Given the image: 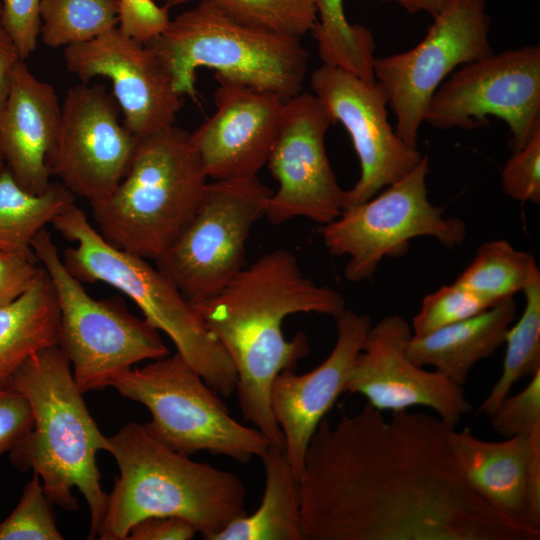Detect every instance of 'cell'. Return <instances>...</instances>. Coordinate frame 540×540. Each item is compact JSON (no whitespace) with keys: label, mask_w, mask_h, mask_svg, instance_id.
I'll return each mask as SVG.
<instances>
[{"label":"cell","mask_w":540,"mask_h":540,"mask_svg":"<svg viewBox=\"0 0 540 540\" xmlns=\"http://www.w3.org/2000/svg\"><path fill=\"white\" fill-rule=\"evenodd\" d=\"M366 404L313 434L299 476L304 540H539L463 475L454 426L436 414Z\"/></svg>","instance_id":"obj_1"},{"label":"cell","mask_w":540,"mask_h":540,"mask_svg":"<svg viewBox=\"0 0 540 540\" xmlns=\"http://www.w3.org/2000/svg\"><path fill=\"white\" fill-rule=\"evenodd\" d=\"M193 305L236 368L235 392L244 419L270 445L283 447L270 406L271 385L280 372L294 370L310 352L303 332L285 338L283 321L297 313L336 318L345 309L343 297L303 275L291 251L277 249L245 266L217 294Z\"/></svg>","instance_id":"obj_2"},{"label":"cell","mask_w":540,"mask_h":540,"mask_svg":"<svg viewBox=\"0 0 540 540\" xmlns=\"http://www.w3.org/2000/svg\"><path fill=\"white\" fill-rule=\"evenodd\" d=\"M0 387L23 395L34 420L9 452L10 461L38 475L50 502L67 511L78 509L72 492L78 489L90 511L87 538H96L108 499L96 455L107 451L109 440L91 416L65 353L58 345L34 352Z\"/></svg>","instance_id":"obj_3"},{"label":"cell","mask_w":540,"mask_h":540,"mask_svg":"<svg viewBox=\"0 0 540 540\" xmlns=\"http://www.w3.org/2000/svg\"><path fill=\"white\" fill-rule=\"evenodd\" d=\"M108 440L107 452L120 473L108 494L98 539L126 540L143 519L177 516L209 540L248 513L247 491L235 474L169 448L144 424L129 422Z\"/></svg>","instance_id":"obj_4"},{"label":"cell","mask_w":540,"mask_h":540,"mask_svg":"<svg viewBox=\"0 0 540 540\" xmlns=\"http://www.w3.org/2000/svg\"><path fill=\"white\" fill-rule=\"evenodd\" d=\"M73 247L65 249L62 261L79 281L102 282L128 296L144 319L164 332L176 352L220 396L235 392L236 368L217 338L177 286L147 259L108 243L92 227L75 202L51 222Z\"/></svg>","instance_id":"obj_5"},{"label":"cell","mask_w":540,"mask_h":540,"mask_svg":"<svg viewBox=\"0 0 540 540\" xmlns=\"http://www.w3.org/2000/svg\"><path fill=\"white\" fill-rule=\"evenodd\" d=\"M207 179L184 129L173 125L139 139L121 182L90 202L98 232L114 247L155 261L194 217Z\"/></svg>","instance_id":"obj_6"},{"label":"cell","mask_w":540,"mask_h":540,"mask_svg":"<svg viewBox=\"0 0 540 540\" xmlns=\"http://www.w3.org/2000/svg\"><path fill=\"white\" fill-rule=\"evenodd\" d=\"M169 72L175 90L197 101V71L279 96L284 101L301 92L309 53L300 39L242 23L210 0L170 19L146 44Z\"/></svg>","instance_id":"obj_7"},{"label":"cell","mask_w":540,"mask_h":540,"mask_svg":"<svg viewBox=\"0 0 540 540\" xmlns=\"http://www.w3.org/2000/svg\"><path fill=\"white\" fill-rule=\"evenodd\" d=\"M32 252L48 273L59 307L58 346L84 394L110 387L120 373L143 360L169 354L159 331L132 314L118 297L94 299L65 267L46 228Z\"/></svg>","instance_id":"obj_8"},{"label":"cell","mask_w":540,"mask_h":540,"mask_svg":"<svg viewBox=\"0 0 540 540\" xmlns=\"http://www.w3.org/2000/svg\"><path fill=\"white\" fill-rule=\"evenodd\" d=\"M110 387L145 406L151 414L147 431L177 452L207 451L247 464L270 446L262 432L231 416L220 395L177 352L120 373Z\"/></svg>","instance_id":"obj_9"},{"label":"cell","mask_w":540,"mask_h":540,"mask_svg":"<svg viewBox=\"0 0 540 540\" xmlns=\"http://www.w3.org/2000/svg\"><path fill=\"white\" fill-rule=\"evenodd\" d=\"M429 161L423 156L404 177L372 198L344 208L322 227L323 242L335 256L347 255L344 276L350 282L369 279L385 257L405 254L409 242L430 236L452 249L463 243L466 225L457 217H444V208L428 199Z\"/></svg>","instance_id":"obj_10"},{"label":"cell","mask_w":540,"mask_h":540,"mask_svg":"<svg viewBox=\"0 0 540 540\" xmlns=\"http://www.w3.org/2000/svg\"><path fill=\"white\" fill-rule=\"evenodd\" d=\"M272 192L257 176L208 182L194 217L156 267L190 302L214 296L246 266L247 239Z\"/></svg>","instance_id":"obj_11"},{"label":"cell","mask_w":540,"mask_h":540,"mask_svg":"<svg viewBox=\"0 0 540 540\" xmlns=\"http://www.w3.org/2000/svg\"><path fill=\"white\" fill-rule=\"evenodd\" d=\"M433 19L415 47L373 61L375 80L396 116L395 133L412 148H417L427 107L445 77L493 52L486 0H450Z\"/></svg>","instance_id":"obj_12"},{"label":"cell","mask_w":540,"mask_h":540,"mask_svg":"<svg viewBox=\"0 0 540 540\" xmlns=\"http://www.w3.org/2000/svg\"><path fill=\"white\" fill-rule=\"evenodd\" d=\"M489 116L505 121L512 152L540 130V46L526 45L462 65L432 96L425 119L439 129H474Z\"/></svg>","instance_id":"obj_13"},{"label":"cell","mask_w":540,"mask_h":540,"mask_svg":"<svg viewBox=\"0 0 540 540\" xmlns=\"http://www.w3.org/2000/svg\"><path fill=\"white\" fill-rule=\"evenodd\" d=\"M120 116L114 96L102 85L81 83L67 91L47 165L74 196L101 200L127 174L139 139Z\"/></svg>","instance_id":"obj_14"},{"label":"cell","mask_w":540,"mask_h":540,"mask_svg":"<svg viewBox=\"0 0 540 540\" xmlns=\"http://www.w3.org/2000/svg\"><path fill=\"white\" fill-rule=\"evenodd\" d=\"M331 119L310 92H300L283 105L278 134L266 166L278 182L265 217L274 225L296 217L328 224L343 210L339 186L325 149Z\"/></svg>","instance_id":"obj_15"},{"label":"cell","mask_w":540,"mask_h":540,"mask_svg":"<svg viewBox=\"0 0 540 540\" xmlns=\"http://www.w3.org/2000/svg\"><path fill=\"white\" fill-rule=\"evenodd\" d=\"M312 93L332 124L347 130L359 158L361 174L344 190L343 209L360 204L411 172L423 155L405 144L388 122V97L375 81L322 64L310 76Z\"/></svg>","instance_id":"obj_16"},{"label":"cell","mask_w":540,"mask_h":540,"mask_svg":"<svg viewBox=\"0 0 540 540\" xmlns=\"http://www.w3.org/2000/svg\"><path fill=\"white\" fill-rule=\"evenodd\" d=\"M411 336V326L399 315L385 316L371 325L344 393L362 395L381 412L426 407L456 427L472 409L464 388L413 362L406 351Z\"/></svg>","instance_id":"obj_17"},{"label":"cell","mask_w":540,"mask_h":540,"mask_svg":"<svg viewBox=\"0 0 540 540\" xmlns=\"http://www.w3.org/2000/svg\"><path fill=\"white\" fill-rule=\"evenodd\" d=\"M67 70L81 83L111 80L123 123L138 139L175 125L184 98L159 57L115 27L83 43L64 47Z\"/></svg>","instance_id":"obj_18"},{"label":"cell","mask_w":540,"mask_h":540,"mask_svg":"<svg viewBox=\"0 0 540 540\" xmlns=\"http://www.w3.org/2000/svg\"><path fill=\"white\" fill-rule=\"evenodd\" d=\"M216 110L191 142L208 179L257 176L275 143L284 100L242 83L215 76Z\"/></svg>","instance_id":"obj_19"},{"label":"cell","mask_w":540,"mask_h":540,"mask_svg":"<svg viewBox=\"0 0 540 540\" xmlns=\"http://www.w3.org/2000/svg\"><path fill=\"white\" fill-rule=\"evenodd\" d=\"M335 320L337 338L327 358L304 374L294 370L280 372L270 389V406L283 435V450L298 479L308 444L344 393L353 363L372 325L368 316L346 308Z\"/></svg>","instance_id":"obj_20"},{"label":"cell","mask_w":540,"mask_h":540,"mask_svg":"<svg viewBox=\"0 0 540 540\" xmlns=\"http://www.w3.org/2000/svg\"><path fill=\"white\" fill-rule=\"evenodd\" d=\"M450 444L474 491L491 507L540 528V430L502 441L452 429Z\"/></svg>","instance_id":"obj_21"},{"label":"cell","mask_w":540,"mask_h":540,"mask_svg":"<svg viewBox=\"0 0 540 540\" xmlns=\"http://www.w3.org/2000/svg\"><path fill=\"white\" fill-rule=\"evenodd\" d=\"M60 120L61 103L54 86L39 80L19 60L0 107V153L17 183L30 193L41 194L51 183L47 159Z\"/></svg>","instance_id":"obj_22"},{"label":"cell","mask_w":540,"mask_h":540,"mask_svg":"<svg viewBox=\"0 0 540 540\" xmlns=\"http://www.w3.org/2000/svg\"><path fill=\"white\" fill-rule=\"evenodd\" d=\"M515 316L516 303L509 298L468 319L412 335L407 355L416 364L432 366L451 382L464 386L473 367L504 344Z\"/></svg>","instance_id":"obj_23"},{"label":"cell","mask_w":540,"mask_h":540,"mask_svg":"<svg viewBox=\"0 0 540 540\" xmlns=\"http://www.w3.org/2000/svg\"><path fill=\"white\" fill-rule=\"evenodd\" d=\"M265 488L258 508L230 522L209 540H304L299 479L282 447L270 445L260 458Z\"/></svg>","instance_id":"obj_24"},{"label":"cell","mask_w":540,"mask_h":540,"mask_svg":"<svg viewBox=\"0 0 540 540\" xmlns=\"http://www.w3.org/2000/svg\"><path fill=\"white\" fill-rule=\"evenodd\" d=\"M58 326L56 295L41 266L29 289L0 308V382L34 352L58 345Z\"/></svg>","instance_id":"obj_25"},{"label":"cell","mask_w":540,"mask_h":540,"mask_svg":"<svg viewBox=\"0 0 540 540\" xmlns=\"http://www.w3.org/2000/svg\"><path fill=\"white\" fill-rule=\"evenodd\" d=\"M74 202L60 182H51L41 194L26 191L5 167L0 173V251L33 254L37 233Z\"/></svg>","instance_id":"obj_26"},{"label":"cell","mask_w":540,"mask_h":540,"mask_svg":"<svg viewBox=\"0 0 540 540\" xmlns=\"http://www.w3.org/2000/svg\"><path fill=\"white\" fill-rule=\"evenodd\" d=\"M522 292L525 297L524 310L506 332L501 374L477 410L488 417L510 394L518 380L540 370V271L536 262L530 269Z\"/></svg>","instance_id":"obj_27"},{"label":"cell","mask_w":540,"mask_h":540,"mask_svg":"<svg viewBox=\"0 0 540 540\" xmlns=\"http://www.w3.org/2000/svg\"><path fill=\"white\" fill-rule=\"evenodd\" d=\"M317 22L312 29L322 64L375 81V41L366 27L348 22L344 0H316Z\"/></svg>","instance_id":"obj_28"},{"label":"cell","mask_w":540,"mask_h":540,"mask_svg":"<svg viewBox=\"0 0 540 540\" xmlns=\"http://www.w3.org/2000/svg\"><path fill=\"white\" fill-rule=\"evenodd\" d=\"M535 259L505 240L483 243L455 282L492 307L522 291Z\"/></svg>","instance_id":"obj_29"},{"label":"cell","mask_w":540,"mask_h":540,"mask_svg":"<svg viewBox=\"0 0 540 540\" xmlns=\"http://www.w3.org/2000/svg\"><path fill=\"white\" fill-rule=\"evenodd\" d=\"M40 37L50 48L88 42L118 27V0H41Z\"/></svg>","instance_id":"obj_30"},{"label":"cell","mask_w":540,"mask_h":540,"mask_svg":"<svg viewBox=\"0 0 540 540\" xmlns=\"http://www.w3.org/2000/svg\"><path fill=\"white\" fill-rule=\"evenodd\" d=\"M247 25L301 39L317 22L316 0H210Z\"/></svg>","instance_id":"obj_31"},{"label":"cell","mask_w":540,"mask_h":540,"mask_svg":"<svg viewBox=\"0 0 540 540\" xmlns=\"http://www.w3.org/2000/svg\"><path fill=\"white\" fill-rule=\"evenodd\" d=\"M38 475L27 483L15 509L0 522V540H62Z\"/></svg>","instance_id":"obj_32"},{"label":"cell","mask_w":540,"mask_h":540,"mask_svg":"<svg viewBox=\"0 0 540 540\" xmlns=\"http://www.w3.org/2000/svg\"><path fill=\"white\" fill-rule=\"evenodd\" d=\"M488 308L490 306L456 282L445 285L423 298L412 320V335L427 334L473 317Z\"/></svg>","instance_id":"obj_33"},{"label":"cell","mask_w":540,"mask_h":540,"mask_svg":"<svg viewBox=\"0 0 540 540\" xmlns=\"http://www.w3.org/2000/svg\"><path fill=\"white\" fill-rule=\"evenodd\" d=\"M489 418L494 431L504 438L540 430V370L520 392L508 394Z\"/></svg>","instance_id":"obj_34"},{"label":"cell","mask_w":540,"mask_h":540,"mask_svg":"<svg viewBox=\"0 0 540 540\" xmlns=\"http://www.w3.org/2000/svg\"><path fill=\"white\" fill-rule=\"evenodd\" d=\"M504 192L512 199L540 202V130L506 161L501 175Z\"/></svg>","instance_id":"obj_35"},{"label":"cell","mask_w":540,"mask_h":540,"mask_svg":"<svg viewBox=\"0 0 540 540\" xmlns=\"http://www.w3.org/2000/svg\"><path fill=\"white\" fill-rule=\"evenodd\" d=\"M40 2L41 0L0 1V21L24 61L37 47L41 27Z\"/></svg>","instance_id":"obj_36"},{"label":"cell","mask_w":540,"mask_h":540,"mask_svg":"<svg viewBox=\"0 0 540 540\" xmlns=\"http://www.w3.org/2000/svg\"><path fill=\"white\" fill-rule=\"evenodd\" d=\"M118 28L125 35L147 44L170 22L169 7L155 0H118Z\"/></svg>","instance_id":"obj_37"},{"label":"cell","mask_w":540,"mask_h":540,"mask_svg":"<svg viewBox=\"0 0 540 540\" xmlns=\"http://www.w3.org/2000/svg\"><path fill=\"white\" fill-rule=\"evenodd\" d=\"M33 422L27 399L14 390L0 387V457L31 431Z\"/></svg>","instance_id":"obj_38"},{"label":"cell","mask_w":540,"mask_h":540,"mask_svg":"<svg viewBox=\"0 0 540 540\" xmlns=\"http://www.w3.org/2000/svg\"><path fill=\"white\" fill-rule=\"evenodd\" d=\"M40 267L34 254L0 251V308L29 289L36 280Z\"/></svg>","instance_id":"obj_39"},{"label":"cell","mask_w":540,"mask_h":540,"mask_svg":"<svg viewBox=\"0 0 540 540\" xmlns=\"http://www.w3.org/2000/svg\"><path fill=\"white\" fill-rule=\"evenodd\" d=\"M198 533L189 521L177 516H153L136 523L126 540H190Z\"/></svg>","instance_id":"obj_40"},{"label":"cell","mask_w":540,"mask_h":540,"mask_svg":"<svg viewBox=\"0 0 540 540\" xmlns=\"http://www.w3.org/2000/svg\"><path fill=\"white\" fill-rule=\"evenodd\" d=\"M19 60V52L0 21V107L6 100L11 74Z\"/></svg>","instance_id":"obj_41"},{"label":"cell","mask_w":540,"mask_h":540,"mask_svg":"<svg viewBox=\"0 0 540 540\" xmlns=\"http://www.w3.org/2000/svg\"><path fill=\"white\" fill-rule=\"evenodd\" d=\"M395 2L410 13L426 12L432 17L439 14L450 0H380Z\"/></svg>","instance_id":"obj_42"},{"label":"cell","mask_w":540,"mask_h":540,"mask_svg":"<svg viewBox=\"0 0 540 540\" xmlns=\"http://www.w3.org/2000/svg\"><path fill=\"white\" fill-rule=\"evenodd\" d=\"M158 4L167 6L169 8L180 6L196 0H155ZM199 1V0H198Z\"/></svg>","instance_id":"obj_43"},{"label":"cell","mask_w":540,"mask_h":540,"mask_svg":"<svg viewBox=\"0 0 540 540\" xmlns=\"http://www.w3.org/2000/svg\"><path fill=\"white\" fill-rule=\"evenodd\" d=\"M4 168H5V163L0 153V173L4 170Z\"/></svg>","instance_id":"obj_44"},{"label":"cell","mask_w":540,"mask_h":540,"mask_svg":"<svg viewBox=\"0 0 540 540\" xmlns=\"http://www.w3.org/2000/svg\"><path fill=\"white\" fill-rule=\"evenodd\" d=\"M1 1V0H0Z\"/></svg>","instance_id":"obj_45"}]
</instances>
